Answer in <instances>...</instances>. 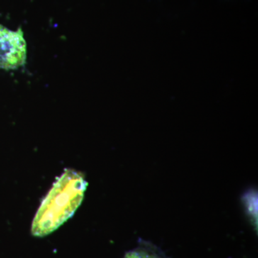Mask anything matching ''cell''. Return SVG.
Returning <instances> with one entry per match:
<instances>
[{
  "mask_svg": "<svg viewBox=\"0 0 258 258\" xmlns=\"http://www.w3.org/2000/svg\"><path fill=\"white\" fill-rule=\"evenodd\" d=\"M86 187L81 173L66 169L42 200L32 222V235L45 237L71 218L82 203Z\"/></svg>",
  "mask_w": 258,
  "mask_h": 258,
  "instance_id": "cell-1",
  "label": "cell"
},
{
  "mask_svg": "<svg viewBox=\"0 0 258 258\" xmlns=\"http://www.w3.org/2000/svg\"><path fill=\"white\" fill-rule=\"evenodd\" d=\"M27 43L23 30L17 31L0 25V69H16L26 62Z\"/></svg>",
  "mask_w": 258,
  "mask_h": 258,
  "instance_id": "cell-2",
  "label": "cell"
},
{
  "mask_svg": "<svg viewBox=\"0 0 258 258\" xmlns=\"http://www.w3.org/2000/svg\"><path fill=\"white\" fill-rule=\"evenodd\" d=\"M123 258H169L154 244L141 240L137 248L128 251Z\"/></svg>",
  "mask_w": 258,
  "mask_h": 258,
  "instance_id": "cell-3",
  "label": "cell"
},
{
  "mask_svg": "<svg viewBox=\"0 0 258 258\" xmlns=\"http://www.w3.org/2000/svg\"><path fill=\"white\" fill-rule=\"evenodd\" d=\"M244 204L247 207V212L254 220L257 218V195L254 192H249L244 197Z\"/></svg>",
  "mask_w": 258,
  "mask_h": 258,
  "instance_id": "cell-4",
  "label": "cell"
}]
</instances>
